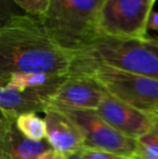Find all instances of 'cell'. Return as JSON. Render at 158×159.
<instances>
[{
  "mask_svg": "<svg viewBox=\"0 0 158 159\" xmlns=\"http://www.w3.org/2000/svg\"><path fill=\"white\" fill-rule=\"evenodd\" d=\"M75 52L63 47L41 17L12 14L0 27V76L72 74Z\"/></svg>",
  "mask_w": 158,
  "mask_h": 159,
  "instance_id": "cell-1",
  "label": "cell"
},
{
  "mask_svg": "<svg viewBox=\"0 0 158 159\" xmlns=\"http://www.w3.org/2000/svg\"><path fill=\"white\" fill-rule=\"evenodd\" d=\"M73 70L102 65L158 80V55L142 40L99 36L75 52Z\"/></svg>",
  "mask_w": 158,
  "mask_h": 159,
  "instance_id": "cell-2",
  "label": "cell"
},
{
  "mask_svg": "<svg viewBox=\"0 0 158 159\" xmlns=\"http://www.w3.org/2000/svg\"><path fill=\"white\" fill-rule=\"evenodd\" d=\"M104 0H52L41 17L57 41L76 52L90 44L97 34V16Z\"/></svg>",
  "mask_w": 158,
  "mask_h": 159,
  "instance_id": "cell-3",
  "label": "cell"
},
{
  "mask_svg": "<svg viewBox=\"0 0 158 159\" xmlns=\"http://www.w3.org/2000/svg\"><path fill=\"white\" fill-rule=\"evenodd\" d=\"M72 74L92 77L106 93L151 115L158 114V80L102 65L86 66Z\"/></svg>",
  "mask_w": 158,
  "mask_h": 159,
  "instance_id": "cell-4",
  "label": "cell"
},
{
  "mask_svg": "<svg viewBox=\"0 0 158 159\" xmlns=\"http://www.w3.org/2000/svg\"><path fill=\"white\" fill-rule=\"evenodd\" d=\"M157 0H104L97 16L99 36L143 40Z\"/></svg>",
  "mask_w": 158,
  "mask_h": 159,
  "instance_id": "cell-5",
  "label": "cell"
},
{
  "mask_svg": "<svg viewBox=\"0 0 158 159\" xmlns=\"http://www.w3.org/2000/svg\"><path fill=\"white\" fill-rule=\"evenodd\" d=\"M60 108V107H56ZM81 129L84 135V148L100 149L134 159L137 140L120 133L101 118L95 111L60 108Z\"/></svg>",
  "mask_w": 158,
  "mask_h": 159,
  "instance_id": "cell-6",
  "label": "cell"
},
{
  "mask_svg": "<svg viewBox=\"0 0 158 159\" xmlns=\"http://www.w3.org/2000/svg\"><path fill=\"white\" fill-rule=\"evenodd\" d=\"M106 91L92 77L70 74L51 98L50 106L79 111H97Z\"/></svg>",
  "mask_w": 158,
  "mask_h": 159,
  "instance_id": "cell-7",
  "label": "cell"
},
{
  "mask_svg": "<svg viewBox=\"0 0 158 159\" xmlns=\"http://www.w3.org/2000/svg\"><path fill=\"white\" fill-rule=\"evenodd\" d=\"M95 111L114 129L133 140L147 133L156 121L154 115L139 111L110 94H106Z\"/></svg>",
  "mask_w": 158,
  "mask_h": 159,
  "instance_id": "cell-8",
  "label": "cell"
},
{
  "mask_svg": "<svg viewBox=\"0 0 158 159\" xmlns=\"http://www.w3.org/2000/svg\"><path fill=\"white\" fill-rule=\"evenodd\" d=\"M43 118L47 125L46 140L53 149L68 156L86 147L84 132L62 109L50 106Z\"/></svg>",
  "mask_w": 158,
  "mask_h": 159,
  "instance_id": "cell-9",
  "label": "cell"
},
{
  "mask_svg": "<svg viewBox=\"0 0 158 159\" xmlns=\"http://www.w3.org/2000/svg\"><path fill=\"white\" fill-rule=\"evenodd\" d=\"M62 82L43 88L26 89L22 91L0 87V111L14 117L25 113L41 111L44 114L50 107L51 98Z\"/></svg>",
  "mask_w": 158,
  "mask_h": 159,
  "instance_id": "cell-10",
  "label": "cell"
},
{
  "mask_svg": "<svg viewBox=\"0 0 158 159\" xmlns=\"http://www.w3.org/2000/svg\"><path fill=\"white\" fill-rule=\"evenodd\" d=\"M16 117L1 113L0 120V148L8 151L13 159H38L52 149L47 140L33 141L19 131L15 125Z\"/></svg>",
  "mask_w": 158,
  "mask_h": 159,
  "instance_id": "cell-11",
  "label": "cell"
},
{
  "mask_svg": "<svg viewBox=\"0 0 158 159\" xmlns=\"http://www.w3.org/2000/svg\"><path fill=\"white\" fill-rule=\"evenodd\" d=\"M66 77L67 76L60 77V76H50L44 74H10V75L0 76V84H1L0 87L19 91L26 89L43 88L60 84Z\"/></svg>",
  "mask_w": 158,
  "mask_h": 159,
  "instance_id": "cell-12",
  "label": "cell"
},
{
  "mask_svg": "<svg viewBox=\"0 0 158 159\" xmlns=\"http://www.w3.org/2000/svg\"><path fill=\"white\" fill-rule=\"evenodd\" d=\"M19 131L27 139L33 141H43L47 138V125L44 118L37 113H25L19 115L15 119Z\"/></svg>",
  "mask_w": 158,
  "mask_h": 159,
  "instance_id": "cell-13",
  "label": "cell"
},
{
  "mask_svg": "<svg viewBox=\"0 0 158 159\" xmlns=\"http://www.w3.org/2000/svg\"><path fill=\"white\" fill-rule=\"evenodd\" d=\"M147 133L137 140L134 159H158V118Z\"/></svg>",
  "mask_w": 158,
  "mask_h": 159,
  "instance_id": "cell-14",
  "label": "cell"
},
{
  "mask_svg": "<svg viewBox=\"0 0 158 159\" xmlns=\"http://www.w3.org/2000/svg\"><path fill=\"white\" fill-rule=\"evenodd\" d=\"M26 14L43 17L48 13L52 0H12Z\"/></svg>",
  "mask_w": 158,
  "mask_h": 159,
  "instance_id": "cell-15",
  "label": "cell"
},
{
  "mask_svg": "<svg viewBox=\"0 0 158 159\" xmlns=\"http://www.w3.org/2000/svg\"><path fill=\"white\" fill-rule=\"evenodd\" d=\"M81 153L84 159H129L114 153L93 148H84Z\"/></svg>",
  "mask_w": 158,
  "mask_h": 159,
  "instance_id": "cell-16",
  "label": "cell"
},
{
  "mask_svg": "<svg viewBox=\"0 0 158 159\" xmlns=\"http://www.w3.org/2000/svg\"><path fill=\"white\" fill-rule=\"evenodd\" d=\"M38 159H67V155L62 154L60 152L55 151V149H50V151L46 152L43 155H41Z\"/></svg>",
  "mask_w": 158,
  "mask_h": 159,
  "instance_id": "cell-17",
  "label": "cell"
},
{
  "mask_svg": "<svg viewBox=\"0 0 158 159\" xmlns=\"http://www.w3.org/2000/svg\"><path fill=\"white\" fill-rule=\"evenodd\" d=\"M142 41L158 55V37H154V36H146Z\"/></svg>",
  "mask_w": 158,
  "mask_h": 159,
  "instance_id": "cell-18",
  "label": "cell"
},
{
  "mask_svg": "<svg viewBox=\"0 0 158 159\" xmlns=\"http://www.w3.org/2000/svg\"><path fill=\"white\" fill-rule=\"evenodd\" d=\"M148 30L158 32V12H153L148 22Z\"/></svg>",
  "mask_w": 158,
  "mask_h": 159,
  "instance_id": "cell-19",
  "label": "cell"
},
{
  "mask_svg": "<svg viewBox=\"0 0 158 159\" xmlns=\"http://www.w3.org/2000/svg\"><path fill=\"white\" fill-rule=\"evenodd\" d=\"M0 159H13V157L8 151H6L3 148H0Z\"/></svg>",
  "mask_w": 158,
  "mask_h": 159,
  "instance_id": "cell-20",
  "label": "cell"
},
{
  "mask_svg": "<svg viewBox=\"0 0 158 159\" xmlns=\"http://www.w3.org/2000/svg\"><path fill=\"white\" fill-rule=\"evenodd\" d=\"M67 159H84V156H82L81 152H78V153H75V154H72V155H68Z\"/></svg>",
  "mask_w": 158,
  "mask_h": 159,
  "instance_id": "cell-21",
  "label": "cell"
},
{
  "mask_svg": "<svg viewBox=\"0 0 158 159\" xmlns=\"http://www.w3.org/2000/svg\"><path fill=\"white\" fill-rule=\"evenodd\" d=\"M154 116H156V117L158 118V114H157V115H154Z\"/></svg>",
  "mask_w": 158,
  "mask_h": 159,
  "instance_id": "cell-22",
  "label": "cell"
}]
</instances>
